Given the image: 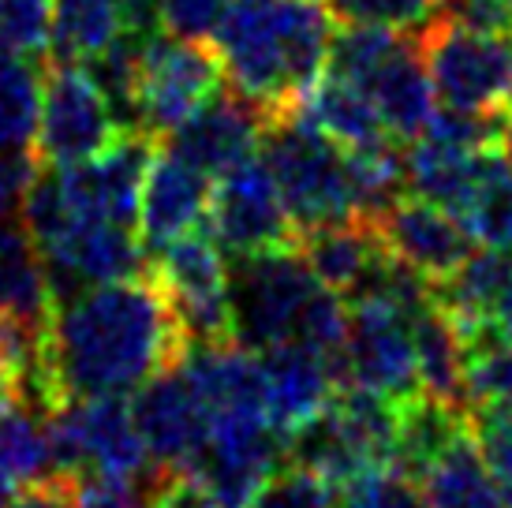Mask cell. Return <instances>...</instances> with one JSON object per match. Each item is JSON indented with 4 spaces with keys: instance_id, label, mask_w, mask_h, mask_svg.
Here are the masks:
<instances>
[{
    "instance_id": "10",
    "label": "cell",
    "mask_w": 512,
    "mask_h": 508,
    "mask_svg": "<svg viewBox=\"0 0 512 508\" xmlns=\"http://www.w3.org/2000/svg\"><path fill=\"white\" fill-rule=\"evenodd\" d=\"M206 225H210L214 240L221 243V251L228 258L296 247L299 243V232L285 210L281 187H277L270 165L262 157H247V161L217 176Z\"/></svg>"
},
{
    "instance_id": "21",
    "label": "cell",
    "mask_w": 512,
    "mask_h": 508,
    "mask_svg": "<svg viewBox=\"0 0 512 508\" xmlns=\"http://www.w3.org/2000/svg\"><path fill=\"white\" fill-rule=\"evenodd\" d=\"M412 340L419 393L456 411H471L468 344H464L456 322L449 318V311L441 307L434 292L412 311Z\"/></svg>"
},
{
    "instance_id": "18",
    "label": "cell",
    "mask_w": 512,
    "mask_h": 508,
    "mask_svg": "<svg viewBox=\"0 0 512 508\" xmlns=\"http://www.w3.org/2000/svg\"><path fill=\"white\" fill-rule=\"evenodd\" d=\"M299 254L329 292L341 299H356L378 281L393 254L382 240V228L370 217H348V221H333V225H318L299 232Z\"/></svg>"
},
{
    "instance_id": "25",
    "label": "cell",
    "mask_w": 512,
    "mask_h": 508,
    "mask_svg": "<svg viewBox=\"0 0 512 508\" xmlns=\"http://www.w3.org/2000/svg\"><path fill=\"white\" fill-rule=\"evenodd\" d=\"M120 34H128L124 0H53L49 53L57 60L90 64Z\"/></svg>"
},
{
    "instance_id": "2",
    "label": "cell",
    "mask_w": 512,
    "mask_h": 508,
    "mask_svg": "<svg viewBox=\"0 0 512 508\" xmlns=\"http://www.w3.org/2000/svg\"><path fill=\"white\" fill-rule=\"evenodd\" d=\"M329 23L322 0H232L214 30L228 90L266 116L299 105L326 71Z\"/></svg>"
},
{
    "instance_id": "17",
    "label": "cell",
    "mask_w": 512,
    "mask_h": 508,
    "mask_svg": "<svg viewBox=\"0 0 512 508\" xmlns=\"http://www.w3.org/2000/svg\"><path fill=\"white\" fill-rule=\"evenodd\" d=\"M255 355L266 389V415L288 445L329 404L337 389V370L326 355L307 344H277Z\"/></svg>"
},
{
    "instance_id": "27",
    "label": "cell",
    "mask_w": 512,
    "mask_h": 508,
    "mask_svg": "<svg viewBox=\"0 0 512 508\" xmlns=\"http://www.w3.org/2000/svg\"><path fill=\"white\" fill-rule=\"evenodd\" d=\"M42 113V68L0 49V150H30Z\"/></svg>"
},
{
    "instance_id": "11",
    "label": "cell",
    "mask_w": 512,
    "mask_h": 508,
    "mask_svg": "<svg viewBox=\"0 0 512 508\" xmlns=\"http://www.w3.org/2000/svg\"><path fill=\"white\" fill-rule=\"evenodd\" d=\"M131 411L157 471L184 479L210 441V408L187 370L184 355L146 381L131 400Z\"/></svg>"
},
{
    "instance_id": "3",
    "label": "cell",
    "mask_w": 512,
    "mask_h": 508,
    "mask_svg": "<svg viewBox=\"0 0 512 508\" xmlns=\"http://www.w3.org/2000/svg\"><path fill=\"white\" fill-rule=\"evenodd\" d=\"M232 340L247 352L307 344L337 370L348 333V303L318 284L299 247L240 254L228 266Z\"/></svg>"
},
{
    "instance_id": "19",
    "label": "cell",
    "mask_w": 512,
    "mask_h": 508,
    "mask_svg": "<svg viewBox=\"0 0 512 508\" xmlns=\"http://www.w3.org/2000/svg\"><path fill=\"white\" fill-rule=\"evenodd\" d=\"M412 479L427 508H512L486 464L471 419L438 452H430Z\"/></svg>"
},
{
    "instance_id": "42",
    "label": "cell",
    "mask_w": 512,
    "mask_h": 508,
    "mask_svg": "<svg viewBox=\"0 0 512 508\" xmlns=\"http://www.w3.org/2000/svg\"><path fill=\"white\" fill-rule=\"evenodd\" d=\"M8 497H12V490H4V486H0V508H8Z\"/></svg>"
},
{
    "instance_id": "29",
    "label": "cell",
    "mask_w": 512,
    "mask_h": 508,
    "mask_svg": "<svg viewBox=\"0 0 512 508\" xmlns=\"http://www.w3.org/2000/svg\"><path fill=\"white\" fill-rule=\"evenodd\" d=\"M333 23L341 27H385L400 34H415L427 27L438 0H322Z\"/></svg>"
},
{
    "instance_id": "41",
    "label": "cell",
    "mask_w": 512,
    "mask_h": 508,
    "mask_svg": "<svg viewBox=\"0 0 512 508\" xmlns=\"http://www.w3.org/2000/svg\"><path fill=\"white\" fill-rule=\"evenodd\" d=\"M12 400H15V378H12V370H8V363L0 359V408L12 404Z\"/></svg>"
},
{
    "instance_id": "22",
    "label": "cell",
    "mask_w": 512,
    "mask_h": 508,
    "mask_svg": "<svg viewBox=\"0 0 512 508\" xmlns=\"http://www.w3.org/2000/svg\"><path fill=\"white\" fill-rule=\"evenodd\" d=\"M57 311V296L49 284L42 247L27 225H0V322L49 329Z\"/></svg>"
},
{
    "instance_id": "40",
    "label": "cell",
    "mask_w": 512,
    "mask_h": 508,
    "mask_svg": "<svg viewBox=\"0 0 512 508\" xmlns=\"http://www.w3.org/2000/svg\"><path fill=\"white\" fill-rule=\"evenodd\" d=\"M498 154L501 161L512 169V109H505L501 113V131H498Z\"/></svg>"
},
{
    "instance_id": "6",
    "label": "cell",
    "mask_w": 512,
    "mask_h": 508,
    "mask_svg": "<svg viewBox=\"0 0 512 508\" xmlns=\"http://www.w3.org/2000/svg\"><path fill=\"white\" fill-rule=\"evenodd\" d=\"M430 83L449 109L464 113H505L512 109V34H490L453 23L434 12L415 30Z\"/></svg>"
},
{
    "instance_id": "24",
    "label": "cell",
    "mask_w": 512,
    "mask_h": 508,
    "mask_svg": "<svg viewBox=\"0 0 512 508\" xmlns=\"http://www.w3.org/2000/svg\"><path fill=\"white\" fill-rule=\"evenodd\" d=\"M299 109L341 150H363V146L389 139L367 90L344 75H333V71H322L314 79V86L299 101Z\"/></svg>"
},
{
    "instance_id": "16",
    "label": "cell",
    "mask_w": 512,
    "mask_h": 508,
    "mask_svg": "<svg viewBox=\"0 0 512 508\" xmlns=\"http://www.w3.org/2000/svg\"><path fill=\"white\" fill-rule=\"evenodd\" d=\"M210 198H214V180L206 172L157 146L139 195V243L146 254L206 225Z\"/></svg>"
},
{
    "instance_id": "15",
    "label": "cell",
    "mask_w": 512,
    "mask_h": 508,
    "mask_svg": "<svg viewBox=\"0 0 512 508\" xmlns=\"http://www.w3.org/2000/svg\"><path fill=\"white\" fill-rule=\"evenodd\" d=\"M262 127H266V113L255 101L240 98L236 90H217L199 113L169 131L161 146L214 180L232 165L255 157V150L262 146Z\"/></svg>"
},
{
    "instance_id": "14",
    "label": "cell",
    "mask_w": 512,
    "mask_h": 508,
    "mask_svg": "<svg viewBox=\"0 0 512 508\" xmlns=\"http://www.w3.org/2000/svg\"><path fill=\"white\" fill-rule=\"evenodd\" d=\"M370 221H378L389 254L430 284L449 281L475 251V236L460 217L412 191H404L382 217Z\"/></svg>"
},
{
    "instance_id": "5",
    "label": "cell",
    "mask_w": 512,
    "mask_h": 508,
    "mask_svg": "<svg viewBox=\"0 0 512 508\" xmlns=\"http://www.w3.org/2000/svg\"><path fill=\"white\" fill-rule=\"evenodd\" d=\"M288 460L314 471L329 490L378 467H397V404L337 385L326 408L288 441Z\"/></svg>"
},
{
    "instance_id": "7",
    "label": "cell",
    "mask_w": 512,
    "mask_h": 508,
    "mask_svg": "<svg viewBox=\"0 0 512 508\" xmlns=\"http://www.w3.org/2000/svg\"><path fill=\"white\" fill-rule=\"evenodd\" d=\"M154 281L169 299L176 322L184 329L187 348H221L232 340V307H228L225 251L210 225L187 232L161 247L150 262Z\"/></svg>"
},
{
    "instance_id": "28",
    "label": "cell",
    "mask_w": 512,
    "mask_h": 508,
    "mask_svg": "<svg viewBox=\"0 0 512 508\" xmlns=\"http://www.w3.org/2000/svg\"><path fill=\"white\" fill-rule=\"evenodd\" d=\"M464 225L483 247H512V169L501 161L498 150L486 161Z\"/></svg>"
},
{
    "instance_id": "23",
    "label": "cell",
    "mask_w": 512,
    "mask_h": 508,
    "mask_svg": "<svg viewBox=\"0 0 512 508\" xmlns=\"http://www.w3.org/2000/svg\"><path fill=\"white\" fill-rule=\"evenodd\" d=\"M490 154L494 150H460V146L441 142L434 135H419L412 142V150L404 154L408 191L438 202L441 210H449L453 217L464 221Z\"/></svg>"
},
{
    "instance_id": "35",
    "label": "cell",
    "mask_w": 512,
    "mask_h": 508,
    "mask_svg": "<svg viewBox=\"0 0 512 508\" xmlns=\"http://www.w3.org/2000/svg\"><path fill=\"white\" fill-rule=\"evenodd\" d=\"M232 0H157V30L187 42H210Z\"/></svg>"
},
{
    "instance_id": "38",
    "label": "cell",
    "mask_w": 512,
    "mask_h": 508,
    "mask_svg": "<svg viewBox=\"0 0 512 508\" xmlns=\"http://www.w3.org/2000/svg\"><path fill=\"white\" fill-rule=\"evenodd\" d=\"M154 508H206V501H202V494L187 479H169L161 486Z\"/></svg>"
},
{
    "instance_id": "13",
    "label": "cell",
    "mask_w": 512,
    "mask_h": 508,
    "mask_svg": "<svg viewBox=\"0 0 512 508\" xmlns=\"http://www.w3.org/2000/svg\"><path fill=\"white\" fill-rule=\"evenodd\" d=\"M53 296L68 299L90 284L124 281L150 269V254L139 243V232L98 217H75L53 243L42 247Z\"/></svg>"
},
{
    "instance_id": "9",
    "label": "cell",
    "mask_w": 512,
    "mask_h": 508,
    "mask_svg": "<svg viewBox=\"0 0 512 508\" xmlns=\"http://www.w3.org/2000/svg\"><path fill=\"white\" fill-rule=\"evenodd\" d=\"M221 60L206 42L150 34L135 79V127L165 139L221 90Z\"/></svg>"
},
{
    "instance_id": "1",
    "label": "cell",
    "mask_w": 512,
    "mask_h": 508,
    "mask_svg": "<svg viewBox=\"0 0 512 508\" xmlns=\"http://www.w3.org/2000/svg\"><path fill=\"white\" fill-rule=\"evenodd\" d=\"M184 352V329L150 269L90 284L60 299L53 311L45 337L49 389L57 404L139 393Z\"/></svg>"
},
{
    "instance_id": "4",
    "label": "cell",
    "mask_w": 512,
    "mask_h": 508,
    "mask_svg": "<svg viewBox=\"0 0 512 508\" xmlns=\"http://www.w3.org/2000/svg\"><path fill=\"white\" fill-rule=\"evenodd\" d=\"M262 161L270 165L273 180L281 187L296 232L359 217L348 157L337 142L311 124V116L299 105L266 116Z\"/></svg>"
},
{
    "instance_id": "34",
    "label": "cell",
    "mask_w": 512,
    "mask_h": 508,
    "mask_svg": "<svg viewBox=\"0 0 512 508\" xmlns=\"http://www.w3.org/2000/svg\"><path fill=\"white\" fill-rule=\"evenodd\" d=\"M79 479V508H154L161 486L172 475H143V479H109V475H75Z\"/></svg>"
},
{
    "instance_id": "8",
    "label": "cell",
    "mask_w": 512,
    "mask_h": 508,
    "mask_svg": "<svg viewBox=\"0 0 512 508\" xmlns=\"http://www.w3.org/2000/svg\"><path fill=\"white\" fill-rule=\"evenodd\" d=\"M124 131L105 90L86 68L72 60H53L42 68V113L34 154L42 165H79L98 157Z\"/></svg>"
},
{
    "instance_id": "39",
    "label": "cell",
    "mask_w": 512,
    "mask_h": 508,
    "mask_svg": "<svg viewBox=\"0 0 512 508\" xmlns=\"http://www.w3.org/2000/svg\"><path fill=\"white\" fill-rule=\"evenodd\" d=\"M490 340H501V344H512V284L509 292L501 296L498 311L490 318Z\"/></svg>"
},
{
    "instance_id": "12",
    "label": "cell",
    "mask_w": 512,
    "mask_h": 508,
    "mask_svg": "<svg viewBox=\"0 0 512 508\" xmlns=\"http://www.w3.org/2000/svg\"><path fill=\"white\" fill-rule=\"evenodd\" d=\"M161 139L143 127H124L98 157L64 165V187L79 217H98L113 225L139 232V195H143L146 169L154 161ZM57 169V165H53Z\"/></svg>"
},
{
    "instance_id": "20",
    "label": "cell",
    "mask_w": 512,
    "mask_h": 508,
    "mask_svg": "<svg viewBox=\"0 0 512 508\" xmlns=\"http://www.w3.org/2000/svg\"><path fill=\"white\" fill-rule=\"evenodd\" d=\"M363 90L382 116L385 135L397 142H415L438 113V94H434L430 71L423 64V53L415 45V34H408L378 68L370 71Z\"/></svg>"
},
{
    "instance_id": "32",
    "label": "cell",
    "mask_w": 512,
    "mask_h": 508,
    "mask_svg": "<svg viewBox=\"0 0 512 508\" xmlns=\"http://www.w3.org/2000/svg\"><path fill=\"white\" fill-rule=\"evenodd\" d=\"M247 508H333V490L314 471L285 460L258 486Z\"/></svg>"
},
{
    "instance_id": "26",
    "label": "cell",
    "mask_w": 512,
    "mask_h": 508,
    "mask_svg": "<svg viewBox=\"0 0 512 508\" xmlns=\"http://www.w3.org/2000/svg\"><path fill=\"white\" fill-rule=\"evenodd\" d=\"M42 475H53L45 411L12 400L0 408V486L15 494L19 486L42 479Z\"/></svg>"
},
{
    "instance_id": "31",
    "label": "cell",
    "mask_w": 512,
    "mask_h": 508,
    "mask_svg": "<svg viewBox=\"0 0 512 508\" xmlns=\"http://www.w3.org/2000/svg\"><path fill=\"white\" fill-rule=\"evenodd\" d=\"M53 0H0V49L19 57L49 53Z\"/></svg>"
},
{
    "instance_id": "37",
    "label": "cell",
    "mask_w": 512,
    "mask_h": 508,
    "mask_svg": "<svg viewBox=\"0 0 512 508\" xmlns=\"http://www.w3.org/2000/svg\"><path fill=\"white\" fill-rule=\"evenodd\" d=\"M8 508H79V479L64 475V471L42 475V479L19 486L8 497Z\"/></svg>"
},
{
    "instance_id": "33",
    "label": "cell",
    "mask_w": 512,
    "mask_h": 508,
    "mask_svg": "<svg viewBox=\"0 0 512 508\" xmlns=\"http://www.w3.org/2000/svg\"><path fill=\"white\" fill-rule=\"evenodd\" d=\"M475 438L483 445V456L498 486L512 505V400H490L471 411Z\"/></svg>"
},
{
    "instance_id": "30",
    "label": "cell",
    "mask_w": 512,
    "mask_h": 508,
    "mask_svg": "<svg viewBox=\"0 0 512 508\" xmlns=\"http://www.w3.org/2000/svg\"><path fill=\"white\" fill-rule=\"evenodd\" d=\"M333 508H427L412 475L400 467H378L333 490Z\"/></svg>"
},
{
    "instance_id": "36",
    "label": "cell",
    "mask_w": 512,
    "mask_h": 508,
    "mask_svg": "<svg viewBox=\"0 0 512 508\" xmlns=\"http://www.w3.org/2000/svg\"><path fill=\"white\" fill-rule=\"evenodd\" d=\"M42 169L38 154L30 150H0V225L12 221L15 213L23 210L34 176Z\"/></svg>"
}]
</instances>
